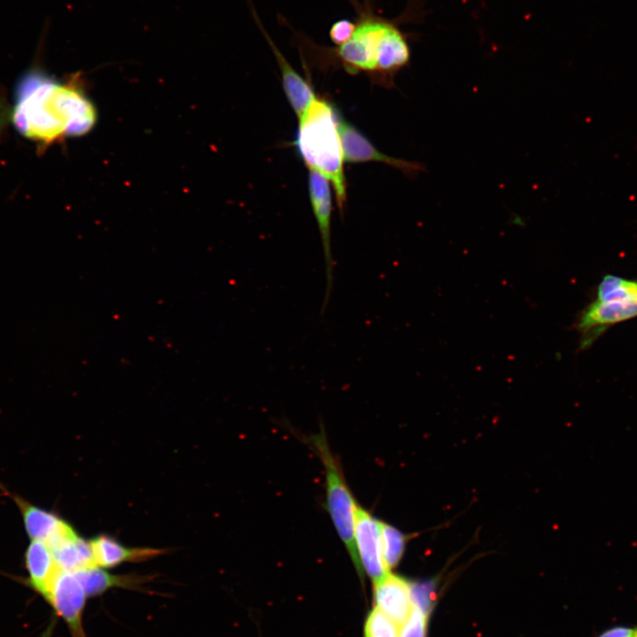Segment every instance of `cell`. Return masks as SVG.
<instances>
[{
  "mask_svg": "<svg viewBox=\"0 0 637 637\" xmlns=\"http://www.w3.org/2000/svg\"><path fill=\"white\" fill-rule=\"evenodd\" d=\"M411 598L413 607L427 615L434 601L432 586L426 583L411 586Z\"/></svg>",
  "mask_w": 637,
  "mask_h": 637,
  "instance_id": "44dd1931",
  "label": "cell"
},
{
  "mask_svg": "<svg viewBox=\"0 0 637 637\" xmlns=\"http://www.w3.org/2000/svg\"><path fill=\"white\" fill-rule=\"evenodd\" d=\"M81 582L88 596L102 595L111 587H134L142 580L134 575H114L98 566L73 572Z\"/></svg>",
  "mask_w": 637,
  "mask_h": 637,
  "instance_id": "2e32d148",
  "label": "cell"
},
{
  "mask_svg": "<svg viewBox=\"0 0 637 637\" xmlns=\"http://www.w3.org/2000/svg\"><path fill=\"white\" fill-rule=\"evenodd\" d=\"M250 9L256 24L276 59L286 96L296 117L300 119L310 105L317 99L314 90L310 83L289 64L286 57L274 43L251 4Z\"/></svg>",
  "mask_w": 637,
  "mask_h": 637,
  "instance_id": "30bf717a",
  "label": "cell"
},
{
  "mask_svg": "<svg viewBox=\"0 0 637 637\" xmlns=\"http://www.w3.org/2000/svg\"><path fill=\"white\" fill-rule=\"evenodd\" d=\"M95 564L98 567H112L124 562H136L152 558L161 551L153 549H130L114 539L100 535L89 541Z\"/></svg>",
  "mask_w": 637,
  "mask_h": 637,
  "instance_id": "5bb4252c",
  "label": "cell"
},
{
  "mask_svg": "<svg viewBox=\"0 0 637 637\" xmlns=\"http://www.w3.org/2000/svg\"><path fill=\"white\" fill-rule=\"evenodd\" d=\"M296 147L309 170L332 183L341 213L346 203L344 157L338 129V116L326 100L317 98L298 119Z\"/></svg>",
  "mask_w": 637,
  "mask_h": 637,
  "instance_id": "3957f363",
  "label": "cell"
},
{
  "mask_svg": "<svg viewBox=\"0 0 637 637\" xmlns=\"http://www.w3.org/2000/svg\"><path fill=\"white\" fill-rule=\"evenodd\" d=\"M77 80L60 82L36 69L26 73L15 88L12 120L17 130L43 144L88 133L96 112Z\"/></svg>",
  "mask_w": 637,
  "mask_h": 637,
  "instance_id": "6da1fadb",
  "label": "cell"
},
{
  "mask_svg": "<svg viewBox=\"0 0 637 637\" xmlns=\"http://www.w3.org/2000/svg\"><path fill=\"white\" fill-rule=\"evenodd\" d=\"M338 129L346 162H380L402 171L408 177H415L425 169L420 163L393 157L380 152L356 127L340 118Z\"/></svg>",
  "mask_w": 637,
  "mask_h": 637,
  "instance_id": "ba28073f",
  "label": "cell"
},
{
  "mask_svg": "<svg viewBox=\"0 0 637 637\" xmlns=\"http://www.w3.org/2000/svg\"><path fill=\"white\" fill-rule=\"evenodd\" d=\"M87 597L75 572L58 570L45 601L65 621L72 637H86L82 616Z\"/></svg>",
  "mask_w": 637,
  "mask_h": 637,
  "instance_id": "8992f818",
  "label": "cell"
},
{
  "mask_svg": "<svg viewBox=\"0 0 637 637\" xmlns=\"http://www.w3.org/2000/svg\"><path fill=\"white\" fill-rule=\"evenodd\" d=\"M50 548L59 570L77 572L96 566L90 542L79 537L76 533Z\"/></svg>",
  "mask_w": 637,
  "mask_h": 637,
  "instance_id": "9a60e30c",
  "label": "cell"
},
{
  "mask_svg": "<svg viewBox=\"0 0 637 637\" xmlns=\"http://www.w3.org/2000/svg\"><path fill=\"white\" fill-rule=\"evenodd\" d=\"M618 298L637 300V280L611 274L605 275L597 287L595 300L608 301Z\"/></svg>",
  "mask_w": 637,
  "mask_h": 637,
  "instance_id": "e0dca14e",
  "label": "cell"
},
{
  "mask_svg": "<svg viewBox=\"0 0 637 637\" xmlns=\"http://www.w3.org/2000/svg\"><path fill=\"white\" fill-rule=\"evenodd\" d=\"M401 627L377 607L369 614L365 637H400Z\"/></svg>",
  "mask_w": 637,
  "mask_h": 637,
  "instance_id": "d6986e66",
  "label": "cell"
},
{
  "mask_svg": "<svg viewBox=\"0 0 637 637\" xmlns=\"http://www.w3.org/2000/svg\"><path fill=\"white\" fill-rule=\"evenodd\" d=\"M596 637H637V625H614L603 630Z\"/></svg>",
  "mask_w": 637,
  "mask_h": 637,
  "instance_id": "603a6c76",
  "label": "cell"
},
{
  "mask_svg": "<svg viewBox=\"0 0 637 637\" xmlns=\"http://www.w3.org/2000/svg\"><path fill=\"white\" fill-rule=\"evenodd\" d=\"M354 540L363 572L373 582L389 573L383 557L380 521L360 505L357 510Z\"/></svg>",
  "mask_w": 637,
  "mask_h": 637,
  "instance_id": "52a82bcc",
  "label": "cell"
},
{
  "mask_svg": "<svg viewBox=\"0 0 637 637\" xmlns=\"http://www.w3.org/2000/svg\"><path fill=\"white\" fill-rule=\"evenodd\" d=\"M348 1L356 18L354 30L344 43L322 47L302 36L303 45L349 73H365L384 85H394L396 73L411 61L409 35L401 28L403 19L380 15L373 0Z\"/></svg>",
  "mask_w": 637,
  "mask_h": 637,
  "instance_id": "7a4b0ae2",
  "label": "cell"
},
{
  "mask_svg": "<svg viewBox=\"0 0 637 637\" xmlns=\"http://www.w3.org/2000/svg\"><path fill=\"white\" fill-rule=\"evenodd\" d=\"M28 536L32 540L46 542L50 547L75 531L57 515L38 508L20 497L14 496Z\"/></svg>",
  "mask_w": 637,
  "mask_h": 637,
  "instance_id": "8fae6325",
  "label": "cell"
},
{
  "mask_svg": "<svg viewBox=\"0 0 637 637\" xmlns=\"http://www.w3.org/2000/svg\"><path fill=\"white\" fill-rule=\"evenodd\" d=\"M374 597L377 608L400 627L412 610L411 585L403 578L388 573L374 582Z\"/></svg>",
  "mask_w": 637,
  "mask_h": 637,
  "instance_id": "7c38bea8",
  "label": "cell"
},
{
  "mask_svg": "<svg viewBox=\"0 0 637 637\" xmlns=\"http://www.w3.org/2000/svg\"><path fill=\"white\" fill-rule=\"evenodd\" d=\"M354 20L340 19L335 21L329 30V38L335 46L344 43L354 30Z\"/></svg>",
  "mask_w": 637,
  "mask_h": 637,
  "instance_id": "7402d4cb",
  "label": "cell"
},
{
  "mask_svg": "<svg viewBox=\"0 0 637 637\" xmlns=\"http://www.w3.org/2000/svg\"><path fill=\"white\" fill-rule=\"evenodd\" d=\"M309 441L324 466L326 510L354 566L362 575L354 540L358 504L348 487L338 459L330 449L324 431L312 435Z\"/></svg>",
  "mask_w": 637,
  "mask_h": 637,
  "instance_id": "277c9868",
  "label": "cell"
},
{
  "mask_svg": "<svg viewBox=\"0 0 637 637\" xmlns=\"http://www.w3.org/2000/svg\"><path fill=\"white\" fill-rule=\"evenodd\" d=\"M637 317V300L618 298L595 300L581 313L578 328L585 335L582 346H587L595 335L617 323Z\"/></svg>",
  "mask_w": 637,
  "mask_h": 637,
  "instance_id": "9c48e42d",
  "label": "cell"
},
{
  "mask_svg": "<svg viewBox=\"0 0 637 637\" xmlns=\"http://www.w3.org/2000/svg\"><path fill=\"white\" fill-rule=\"evenodd\" d=\"M28 573V585L44 600L58 572L50 546L42 541L33 540L25 554Z\"/></svg>",
  "mask_w": 637,
  "mask_h": 637,
  "instance_id": "4fadbf2b",
  "label": "cell"
},
{
  "mask_svg": "<svg viewBox=\"0 0 637 637\" xmlns=\"http://www.w3.org/2000/svg\"><path fill=\"white\" fill-rule=\"evenodd\" d=\"M426 615L412 607L409 618L401 626L400 637H425Z\"/></svg>",
  "mask_w": 637,
  "mask_h": 637,
  "instance_id": "ffe728a7",
  "label": "cell"
},
{
  "mask_svg": "<svg viewBox=\"0 0 637 637\" xmlns=\"http://www.w3.org/2000/svg\"><path fill=\"white\" fill-rule=\"evenodd\" d=\"M380 538L385 564L389 570L400 561L405 546V537L396 528L380 521Z\"/></svg>",
  "mask_w": 637,
  "mask_h": 637,
  "instance_id": "ac0fdd59",
  "label": "cell"
},
{
  "mask_svg": "<svg viewBox=\"0 0 637 637\" xmlns=\"http://www.w3.org/2000/svg\"><path fill=\"white\" fill-rule=\"evenodd\" d=\"M329 180L319 173L309 170L308 188L311 209L318 224L326 267V292L321 313L327 308L334 288V260L331 248L332 191Z\"/></svg>",
  "mask_w": 637,
  "mask_h": 637,
  "instance_id": "5b68a950",
  "label": "cell"
}]
</instances>
